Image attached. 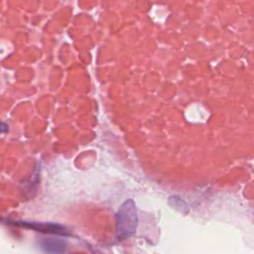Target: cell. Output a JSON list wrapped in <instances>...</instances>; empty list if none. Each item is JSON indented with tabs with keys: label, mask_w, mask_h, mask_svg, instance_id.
<instances>
[{
	"label": "cell",
	"mask_w": 254,
	"mask_h": 254,
	"mask_svg": "<svg viewBox=\"0 0 254 254\" xmlns=\"http://www.w3.org/2000/svg\"><path fill=\"white\" fill-rule=\"evenodd\" d=\"M116 237L118 240L126 239L132 236L137 228V211L134 201L127 199L119 208L115 216Z\"/></svg>",
	"instance_id": "1"
},
{
	"label": "cell",
	"mask_w": 254,
	"mask_h": 254,
	"mask_svg": "<svg viewBox=\"0 0 254 254\" xmlns=\"http://www.w3.org/2000/svg\"><path fill=\"white\" fill-rule=\"evenodd\" d=\"M9 222L10 224H14L17 226L33 229L39 232L48 233V234H57V235H68L69 232L67 229L61 225L56 223H43V222H18V221H12Z\"/></svg>",
	"instance_id": "2"
},
{
	"label": "cell",
	"mask_w": 254,
	"mask_h": 254,
	"mask_svg": "<svg viewBox=\"0 0 254 254\" xmlns=\"http://www.w3.org/2000/svg\"><path fill=\"white\" fill-rule=\"evenodd\" d=\"M40 248L47 253H64L66 251V242L59 238H43L40 240Z\"/></svg>",
	"instance_id": "3"
},
{
	"label": "cell",
	"mask_w": 254,
	"mask_h": 254,
	"mask_svg": "<svg viewBox=\"0 0 254 254\" xmlns=\"http://www.w3.org/2000/svg\"><path fill=\"white\" fill-rule=\"evenodd\" d=\"M8 131V125L5 122H0V133H6Z\"/></svg>",
	"instance_id": "4"
}]
</instances>
